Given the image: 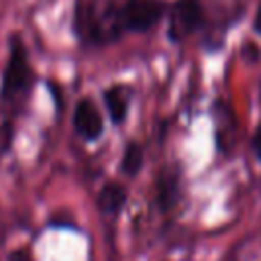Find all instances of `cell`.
Instances as JSON below:
<instances>
[{
	"label": "cell",
	"mask_w": 261,
	"mask_h": 261,
	"mask_svg": "<svg viewBox=\"0 0 261 261\" xmlns=\"http://www.w3.org/2000/svg\"><path fill=\"white\" fill-rule=\"evenodd\" d=\"M73 31L82 43L100 47L122 37L118 24V0H77Z\"/></svg>",
	"instance_id": "6da1fadb"
},
{
	"label": "cell",
	"mask_w": 261,
	"mask_h": 261,
	"mask_svg": "<svg viewBox=\"0 0 261 261\" xmlns=\"http://www.w3.org/2000/svg\"><path fill=\"white\" fill-rule=\"evenodd\" d=\"M33 86V67L29 61V51L18 33L8 39V59L2 69L0 96L6 102L22 98Z\"/></svg>",
	"instance_id": "7a4b0ae2"
},
{
	"label": "cell",
	"mask_w": 261,
	"mask_h": 261,
	"mask_svg": "<svg viewBox=\"0 0 261 261\" xmlns=\"http://www.w3.org/2000/svg\"><path fill=\"white\" fill-rule=\"evenodd\" d=\"M165 0H118V24L124 33H145L167 16Z\"/></svg>",
	"instance_id": "3957f363"
},
{
	"label": "cell",
	"mask_w": 261,
	"mask_h": 261,
	"mask_svg": "<svg viewBox=\"0 0 261 261\" xmlns=\"http://www.w3.org/2000/svg\"><path fill=\"white\" fill-rule=\"evenodd\" d=\"M206 20L204 4L200 0H175L167 8V39L181 43L194 35Z\"/></svg>",
	"instance_id": "277c9868"
},
{
	"label": "cell",
	"mask_w": 261,
	"mask_h": 261,
	"mask_svg": "<svg viewBox=\"0 0 261 261\" xmlns=\"http://www.w3.org/2000/svg\"><path fill=\"white\" fill-rule=\"evenodd\" d=\"M71 126L77 133V137H82L84 141H98L104 133V118L98 110V106L90 100V98H82L75 108H73V116H71Z\"/></svg>",
	"instance_id": "5b68a950"
},
{
	"label": "cell",
	"mask_w": 261,
	"mask_h": 261,
	"mask_svg": "<svg viewBox=\"0 0 261 261\" xmlns=\"http://www.w3.org/2000/svg\"><path fill=\"white\" fill-rule=\"evenodd\" d=\"M102 96H104V106H106L110 122L114 126L124 124L128 116V108H130V98H133L130 88L122 84H112L104 90Z\"/></svg>",
	"instance_id": "8992f818"
},
{
	"label": "cell",
	"mask_w": 261,
	"mask_h": 261,
	"mask_svg": "<svg viewBox=\"0 0 261 261\" xmlns=\"http://www.w3.org/2000/svg\"><path fill=\"white\" fill-rule=\"evenodd\" d=\"M179 198V171L171 165L163 167L155 179V202L159 210L167 212Z\"/></svg>",
	"instance_id": "52a82bcc"
},
{
	"label": "cell",
	"mask_w": 261,
	"mask_h": 261,
	"mask_svg": "<svg viewBox=\"0 0 261 261\" xmlns=\"http://www.w3.org/2000/svg\"><path fill=\"white\" fill-rule=\"evenodd\" d=\"M126 188L118 181H106L98 192V208L104 214H118L126 204Z\"/></svg>",
	"instance_id": "ba28073f"
},
{
	"label": "cell",
	"mask_w": 261,
	"mask_h": 261,
	"mask_svg": "<svg viewBox=\"0 0 261 261\" xmlns=\"http://www.w3.org/2000/svg\"><path fill=\"white\" fill-rule=\"evenodd\" d=\"M143 163H145V153H143L141 143L128 141L122 151V157H120V165H118L120 173H124L126 177H135L143 169Z\"/></svg>",
	"instance_id": "9c48e42d"
},
{
	"label": "cell",
	"mask_w": 261,
	"mask_h": 261,
	"mask_svg": "<svg viewBox=\"0 0 261 261\" xmlns=\"http://www.w3.org/2000/svg\"><path fill=\"white\" fill-rule=\"evenodd\" d=\"M12 137H14V126H12V122L4 120V122L0 124V161H2V157L10 151Z\"/></svg>",
	"instance_id": "30bf717a"
},
{
	"label": "cell",
	"mask_w": 261,
	"mask_h": 261,
	"mask_svg": "<svg viewBox=\"0 0 261 261\" xmlns=\"http://www.w3.org/2000/svg\"><path fill=\"white\" fill-rule=\"evenodd\" d=\"M6 261H33V255L29 253V249H14L12 253H8Z\"/></svg>",
	"instance_id": "8fae6325"
},
{
	"label": "cell",
	"mask_w": 261,
	"mask_h": 261,
	"mask_svg": "<svg viewBox=\"0 0 261 261\" xmlns=\"http://www.w3.org/2000/svg\"><path fill=\"white\" fill-rule=\"evenodd\" d=\"M251 149H253V153H255V157L261 161V124L255 128V133H253V139H251Z\"/></svg>",
	"instance_id": "7c38bea8"
},
{
	"label": "cell",
	"mask_w": 261,
	"mask_h": 261,
	"mask_svg": "<svg viewBox=\"0 0 261 261\" xmlns=\"http://www.w3.org/2000/svg\"><path fill=\"white\" fill-rule=\"evenodd\" d=\"M253 31L261 37V0H259V6L255 10V18H253Z\"/></svg>",
	"instance_id": "4fadbf2b"
}]
</instances>
